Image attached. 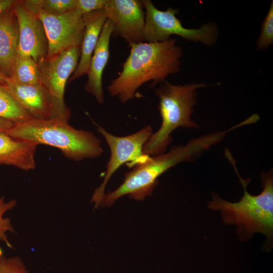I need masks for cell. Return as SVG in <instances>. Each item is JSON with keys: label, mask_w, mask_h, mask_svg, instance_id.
<instances>
[{"label": "cell", "mask_w": 273, "mask_h": 273, "mask_svg": "<svg viewBox=\"0 0 273 273\" xmlns=\"http://www.w3.org/2000/svg\"><path fill=\"white\" fill-rule=\"evenodd\" d=\"M17 203L15 200L5 202L3 197H0V240L5 242L9 248H12V246L8 240L7 234L8 232H14V229L10 219L4 217V215L14 208Z\"/></svg>", "instance_id": "cell-20"}, {"label": "cell", "mask_w": 273, "mask_h": 273, "mask_svg": "<svg viewBox=\"0 0 273 273\" xmlns=\"http://www.w3.org/2000/svg\"><path fill=\"white\" fill-rule=\"evenodd\" d=\"M37 145L11 137L0 131V164L13 165L26 171L35 168Z\"/></svg>", "instance_id": "cell-16"}, {"label": "cell", "mask_w": 273, "mask_h": 273, "mask_svg": "<svg viewBox=\"0 0 273 273\" xmlns=\"http://www.w3.org/2000/svg\"><path fill=\"white\" fill-rule=\"evenodd\" d=\"M129 55L121 71L107 87L110 95L122 103L132 100L138 89L152 81L150 87L165 81L170 74L179 71L181 48L175 39L157 42L129 44Z\"/></svg>", "instance_id": "cell-1"}, {"label": "cell", "mask_w": 273, "mask_h": 273, "mask_svg": "<svg viewBox=\"0 0 273 273\" xmlns=\"http://www.w3.org/2000/svg\"><path fill=\"white\" fill-rule=\"evenodd\" d=\"M98 131L101 133L110 150V157L106 166L103 182L95 190L91 202L95 208L102 206L105 188L111 177L123 164L129 168L145 162L150 156L145 154L143 149L145 143L153 134L151 125H147L140 130L126 136H116L96 124Z\"/></svg>", "instance_id": "cell-6"}, {"label": "cell", "mask_w": 273, "mask_h": 273, "mask_svg": "<svg viewBox=\"0 0 273 273\" xmlns=\"http://www.w3.org/2000/svg\"><path fill=\"white\" fill-rule=\"evenodd\" d=\"M142 1L145 13L143 41L161 42L169 39L172 35H176L185 39L201 42L207 46L215 43L217 30L213 24H205L197 29L187 28L176 17L178 10L169 7L166 11H161L150 0Z\"/></svg>", "instance_id": "cell-7"}, {"label": "cell", "mask_w": 273, "mask_h": 273, "mask_svg": "<svg viewBox=\"0 0 273 273\" xmlns=\"http://www.w3.org/2000/svg\"><path fill=\"white\" fill-rule=\"evenodd\" d=\"M11 79L22 84H41L39 64L31 57L17 54Z\"/></svg>", "instance_id": "cell-17"}, {"label": "cell", "mask_w": 273, "mask_h": 273, "mask_svg": "<svg viewBox=\"0 0 273 273\" xmlns=\"http://www.w3.org/2000/svg\"><path fill=\"white\" fill-rule=\"evenodd\" d=\"M80 54V47H73L47 57L39 64L41 84L51 98V119L69 120L71 111L65 103L64 91L68 79L77 66Z\"/></svg>", "instance_id": "cell-8"}, {"label": "cell", "mask_w": 273, "mask_h": 273, "mask_svg": "<svg viewBox=\"0 0 273 273\" xmlns=\"http://www.w3.org/2000/svg\"><path fill=\"white\" fill-rule=\"evenodd\" d=\"M6 85L16 101L33 119H51V98L43 85L22 84L10 79Z\"/></svg>", "instance_id": "cell-13"}, {"label": "cell", "mask_w": 273, "mask_h": 273, "mask_svg": "<svg viewBox=\"0 0 273 273\" xmlns=\"http://www.w3.org/2000/svg\"><path fill=\"white\" fill-rule=\"evenodd\" d=\"M0 273H29L22 259L18 256H0Z\"/></svg>", "instance_id": "cell-22"}, {"label": "cell", "mask_w": 273, "mask_h": 273, "mask_svg": "<svg viewBox=\"0 0 273 273\" xmlns=\"http://www.w3.org/2000/svg\"><path fill=\"white\" fill-rule=\"evenodd\" d=\"M144 9L142 1L107 0L104 10L113 24L112 36L122 37L128 45L143 42Z\"/></svg>", "instance_id": "cell-10"}, {"label": "cell", "mask_w": 273, "mask_h": 273, "mask_svg": "<svg viewBox=\"0 0 273 273\" xmlns=\"http://www.w3.org/2000/svg\"><path fill=\"white\" fill-rule=\"evenodd\" d=\"M39 10L52 15H62L76 8V0H37Z\"/></svg>", "instance_id": "cell-19"}, {"label": "cell", "mask_w": 273, "mask_h": 273, "mask_svg": "<svg viewBox=\"0 0 273 273\" xmlns=\"http://www.w3.org/2000/svg\"><path fill=\"white\" fill-rule=\"evenodd\" d=\"M16 2L15 0H0V14L13 8Z\"/></svg>", "instance_id": "cell-24"}, {"label": "cell", "mask_w": 273, "mask_h": 273, "mask_svg": "<svg viewBox=\"0 0 273 273\" xmlns=\"http://www.w3.org/2000/svg\"><path fill=\"white\" fill-rule=\"evenodd\" d=\"M10 79L0 72V82L6 84Z\"/></svg>", "instance_id": "cell-26"}, {"label": "cell", "mask_w": 273, "mask_h": 273, "mask_svg": "<svg viewBox=\"0 0 273 273\" xmlns=\"http://www.w3.org/2000/svg\"><path fill=\"white\" fill-rule=\"evenodd\" d=\"M0 118L14 124L33 119L16 101L6 84L0 82Z\"/></svg>", "instance_id": "cell-18"}, {"label": "cell", "mask_w": 273, "mask_h": 273, "mask_svg": "<svg viewBox=\"0 0 273 273\" xmlns=\"http://www.w3.org/2000/svg\"><path fill=\"white\" fill-rule=\"evenodd\" d=\"M19 26L17 54L32 58L38 64L46 58L48 41L43 25L37 14L17 1L14 7Z\"/></svg>", "instance_id": "cell-11"}, {"label": "cell", "mask_w": 273, "mask_h": 273, "mask_svg": "<svg viewBox=\"0 0 273 273\" xmlns=\"http://www.w3.org/2000/svg\"><path fill=\"white\" fill-rule=\"evenodd\" d=\"M113 28L112 23L107 19L93 54L85 85V91L93 96L100 104H103L105 100L102 75L109 58V44Z\"/></svg>", "instance_id": "cell-12"}, {"label": "cell", "mask_w": 273, "mask_h": 273, "mask_svg": "<svg viewBox=\"0 0 273 273\" xmlns=\"http://www.w3.org/2000/svg\"><path fill=\"white\" fill-rule=\"evenodd\" d=\"M14 124L11 121L0 118V131H7Z\"/></svg>", "instance_id": "cell-25"}, {"label": "cell", "mask_w": 273, "mask_h": 273, "mask_svg": "<svg viewBox=\"0 0 273 273\" xmlns=\"http://www.w3.org/2000/svg\"><path fill=\"white\" fill-rule=\"evenodd\" d=\"M273 42V2L271 1L268 12L261 27L260 35L257 42L259 50L267 48Z\"/></svg>", "instance_id": "cell-21"}, {"label": "cell", "mask_w": 273, "mask_h": 273, "mask_svg": "<svg viewBox=\"0 0 273 273\" xmlns=\"http://www.w3.org/2000/svg\"><path fill=\"white\" fill-rule=\"evenodd\" d=\"M227 130L213 132L176 146L166 153L150 156L125 174L123 183L115 190L106 194L102 206L110 207L124 195L135 200H144L150 196L158 183V178L177 164L190 160L199 153L222 140Z\"/></svg>", "instance_id": "cell-2"}, {"label": "cell", "mask_w": 273, "mask_h": 273, "mask_svg": "<svg viewBox=\"0 0 273 273\" xmlns=\"http://www.w3.org/2000/svg\"><path fill=\"white\" fill-rule=\"evenodd\" d=\"M37 15L43 25L48 38L47 57L71 48L80 47L84 24L83 15L76 9L58 15L39 10Z\"/></svg>", "instance_id": "cell-9"}, {"label": "cell", "mask_w": 273, "mask_h": 273, "mask_svg": "<svg viewBox=\"0 0 273 273\" xmlns=\"http://www.w3.org/2000/svg\"><path fill=\"white\" fill-rule=\"evenodd\" d=\"M84 31L77 66L69 82L87 74L91 59L107 18L104 9L83 15Z\"/></svg>", "instance_id": "cell-15"}, {"label": "cell", "mask_w": 273, "mask_h": 273, "mask_svg": "<svg viewBox=\"0 0 273 273\" xmlns=\"http://www.w3.org/2000/svg\"><path fill=\"white\" fill-rule=\"evenodd\" d=\"M14 7L0 14V72L10 79L13 77L19 39Z\"/></svg>", "instance_id": "cell-14"}, {"label": "cell", "mask_w": 273, "mask_h": 273, "mask_svg": "<svg viewBox=\"0 0 273 273\" xmlns=\"http://www.w3.org/2000/svg\"><path fill=\"white\" fill-rule=\"evenodd\" d=\"M6 132L16 140L54 147L74 161L97 158L104 151L101 140L93 132L76 129L60 119H32L14 124Z\"/></svg>", "instance_id": "cell-4"}, {"label": "cell", "mask_w": 273, "mask_h": 273, "mask_svg": "<svg viewBox=\"0 0 273 273\" xmlns=\"http://www.w3.org/2000/svg\"><path fill=\"white\" fill-rule=\"evenodd\" d=\"M233 164L244 193L241 200L232 203L225 201L214 194L209 202L208 207L220 212L223 222L235 224L238 233L246 238L254 233L264 234L271 244L273 237V177L270 172L261 175L262 191L257 195H252L246 190L248 181L238 174L231 155L228 156Z\"/></svg>", "instance_id": "cell-3"}, {"label": "cell", "mask_w": 273, "mask_h": 273, "mask_svg": "<svg viewBox=\"0 0 273 273\" xmlns=\"http://www.w3.org/2000/svg\"><path fill=\"white\" fill-rule=\"evenodd\" d=\"M205 86L203 82L174 85L164 81L156 88L162 122L144 145L145 154L153 156L165 153L172 141L171 133L178 127H197L191 114L196 103L197 90Z\"/></svg>", "instance_id": "cell-5"}, {"label": "cell", "mask_w": 273, "mask_h": 273, "mask_svg": "<svg viewBox=\"0 0 273 273\" xmlns=\"http://www.w3.org/2000/svg\"><path fill=\"white\" fill-rule=\"evenodd\" d=\"M107 0H76L75 9L82 15L103 9Z\"/></svg>", "instance_id": "cell-23"}]
</instances>
